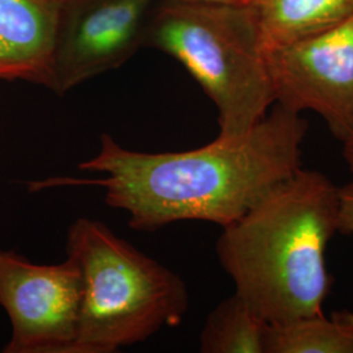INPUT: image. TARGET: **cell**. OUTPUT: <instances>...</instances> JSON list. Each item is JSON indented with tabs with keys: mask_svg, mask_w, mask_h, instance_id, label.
Listing matches in <instances>:
<instances>
[{
	"mask_svg": "<svg viewBox=\"0 0 353 353\" xmlns=\"http://www.w3.org/2000/svg\"><path fill=\"white\" fill-rule=\"evenodd\" d=\"M339 188L316 169H299L216 242L236 293L268 323L323 313L331 290L326 263L338 233Z\"/></svg>",
	"mask_w": 353,
	"mask_h": 353,
	"instance_id": "obj_2",
	"label": "cell"
},
{
	"mask_svg": "<svg viewBox=\"0 0 353 353\" xmlns=\"http://www.w3.org/2000/svg\"><path fill=\"white\" fill-rule=\"evenodd\" d=\"M343 145V157H344V161L348 166L350 172L353 174V134L347 140H344L341 143Z\"/></svg>",
	"mask_w": 353,
	"mask_h": 353,
	"instance_id": "obj_13",
	"label": "cell"
},
{
	"mask_svg": "<svg viewBox=\"0 0 353 353\" xmlns=\"http://www.w3.org/2000/svg\"><path fill=\"white\" fill-rule=\"evenodd\" d=\"M65 249L81 279L72 353L117 352L183 321L190 303L185 281L101 221L77 219Z\"/></svg>",
	"mask_w": 353,
	"mask_h": 353,
	"instance_id": "obj_3",
	"label": "cell"
},
{
	"mask_svg": "<svg viewBox=\"0 0 353 353\" xmlns=\"http://www.w3.org/2000/svg\"><path fill=\"white\" fill-rule=\"evenodd\" d=\"M59 0H0V80L46 87Z\"/></svg>",
	"mask_w": 353,
	"mask_h": 353,
	"instance_id": "obj_8",
	"label": "cell"
},
{
	"mask_svg": "<svg viewBox=\"0 0 353 353\" xmlns=\"http://www.w3.org/2000/svg\"><path fill=\"white\" fill-rule=\"evenodd\" d=\"M185 1H210V3H232V4H252V0H185Z\"/></svg>",
	"mask_w": 353,
	"mask_h": 353,
	"instance_id": "obj_14",
	"label": "cell"
},
{
	"mask_svg": "<svg viewBox=\"0 0 353 353\" xmlns=\"http://www.w3.org/2000/svg\"><path fill=\"white\" fill-rule=\"evenodd\" d=\"M307 128L303 114L275 103L240 137L217 135L190 151H132L103 134L97 154L79 165L102 176L51 178L30 182L29 190L100 186L105 202L125 211L130 227L143 232L179 221L228 227L303 168Z\"/></svg>",
	"mask_w": 353,
	"mask_h": 353,
	"instance_id": "obj_1",
	"label": "cell"
},
{
	"mask_svg": "<svg viewBox=\"0 0 353 353\" xmlns=\"http://www.w3.org/2000/svg\"><path fill=\"white\" fill-rule=\"evenodd\" d=\"M265 57L276 105L316 113L341 143L352 135L353 16Z\"/></svg>",
	"mask_w": 353,
	"mask_h": 353,
	"instance_id": "obj_6",
	"label": "cell"
},
{
	"mask_svg": "<svg viewBox=\"0 0 353 353\" xmlns=\"http://www.w3.org/2000/svg\"><path fill=\"white\" fill-rule=\"evenodd\" d=\"M268 322L236 292L208 314L199 338L202 353H265Z\"/></svg>",
	"mask_w": 353,
	"mask_h": 353,
	"instance_id": "obj_11",
	"label": "cell"
},
{
	"mask_svg": "<svg viewBox=\"0 0 353 353\" xmlns=\"http://www.w3.org/2000/svg\"><path fill=\"white\" fill-rule=\"evenodd\" d=\"M265 52L322 33L353 16V0H252Z\"/></svg>",
	"mask_w": 353,
	"mask_h": 353,
	"instance_id": "obj_9",
	"label": "cell"
},
{
	"mask_svg": "<svg viewBox=\"0 0 353 353\" xmlns=\"http://www.w3.org/2000/svg\"><path fill=\"white\" fill-rule=\"evenodd\" d=\"M338 233L353 234V182L339 188Z\"/></svg>",
	"mask_w": 353,
	"mask_h": 353,
	"instance_id": "obj_12",
	"label": "cell"
},
{
	"mask_svg": "<svg viewBox=\"0 0 353 353\" xmlns=\"http://www.w3.org/2000/svg\"><path fill=\"white\" fill-rule=\"evenodd\" d=\"M160 0H59L46 88L58 96L113 71L144 46Z\"/></svg>",
	"mask_w": 353,
	"mask_h": 353,
	"instance_id": "obj_5",
	"label": "cell"
},
{
	"mask_svg": "<svg viewBox=\"0 0 353 353\" xmlns=\"http://www.w3.org/2000/svg\"><path fill=\"white\" fill-rule=\"evenodd\" d=\"M81 279L72 259L36 265L0 250V306L12 325L4 353H72Z\"/></svg>",
	"mask_w": 353,
	"mask_h": 353,
	"instance_id": "obj_7",
	"label": "cell"
},
{
	"mask_svg": "<svg viewBox=\"0 0 353 353\" xmlns=\"http://www.w3.org/2000/svg\"><path fill=\"white\" fill-rule=\"evenodd\" d=\"M265 353H353V313H322L270 323Z\"/></svg>",
	"mask_w": 353,
	"mask_h": 353,
	"instance_id": "obj_10",
	"label": "cell"
},
{
	"mask_svg": "<svg viewBox=\"0 0 353 353\" xmlns=\"http://www.w3.org/2000/svg\"><path fill=\"white\" fill-rule=\"evenodd\" d=\"M144 46L176 59L217 110L219 137H240L275 105L249 4L160 0Z\"/></svg>",
	"mask_w": 353,
	"mask_h": 353,
	"instance_id": "obj_4",
	"label": "cell"
}]
</instances>
